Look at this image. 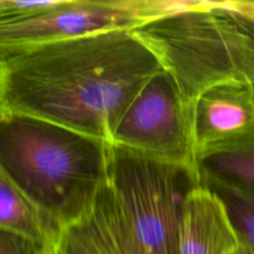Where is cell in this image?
I'll use <instances>...</instances> for the list:
<instances>
[{"label": "cell", "mask_w": 254, "mask_h": 254, "mask_svg": "<svg viewBox=\"0 0 254 254\" xmlns=\"http://www.w3.org/2000/svg\"><path fill=\"white\" fill-rule=\"evenodd\" d=\"M225 205L240 246L247 254H254V191L215 181H201Z\"/></svg>", "instance_id": "7c38bea8"}, {"label": "cell", "mask_w": 254, "mask_h": 254, "mask_svg": "<svg viewBox=\"0 0 254 254\" xmlns=\"http://www.w3.org/2000/svg\"><path fill=\"white\" fill-rule=\"evenodd\" d=\"M233 254H247V253H246V252H245V251H243V250H242V248H241V247H240V250H238V251H236V252H235V253H233Z\"/></svg>", "instance_id": "2e32d148"}, {"label": "cell", "mask_w": 254, "mask_h": 254, "mask_svg": "<svg viewBox=\"0 0 254 254\" xmlns=\"http://www.w3.org/2000/svg\"><path fill=\"white\" fill-rule=\"evenodd\" d=\"M197 0H62L29 19L0 22V50L19 49L113 31H133L188 9Z\"/></svg>", "instance_id": "8992f818"}, {"label": "cell", "mask_w": 254, "mask_h": 254, "mask_svg": "<svg viewBox=\"0 0 254 254\" xmlns=\"http://www.w3.org/2000/svg\"><path fill=\"white\" fill-rule=\"evenodd\" d=\"M254 136V94L240 84L203 92L195 102V144L201 159L230 150Z\"/></svg>", "instance_id": "52a82bcc"}, {"label": "cell", "mask_w": 254, "mask_h": 254, "mask_svg": "<svg viewBox=\"0 0 254 254\" xmlns=\"http://www.w3.org/2000/svg\"><path fill=\"white\" fill-rule=\"evenodd\" d=\"M0 254H52L37 243L16 235L0 230Z\"/></svg>", "instance_id": "5bb4252c"}, {"label": "cell", "mask_w": 254, "mask_h": 254, "mask_svg": "<svg viewBox=\"0 0 254 254\" xmlns=\"http://www.w3.org/2000/svg\"><path fill=\"white\" fill-rule=\"evenodd\" d=\"M57 254H150L136 237L108 185L93 211L67 228Z\"/></svg>", "instance_id": "ba28073f"}, {"label": "cell", "mask_w": 254, "mask_h": 254, "mask_svg": "<svg viewBox=\"0 0 254 254\" xmlns=\"http://www.w3.org/2000/svg\"><path fill=\"white\" fill-rule=\"evenodd\" d=\"M163 67L131 31L0 50V116L31 117L112 144Z\"/></svg>", "instance_id": "6da1fadb"}, {"label": "cell", "mask_w": 254, "mask_h": 254, "mask_svg": "<svg viewBox=\"0 0 254 254\" xmlns=\"http://www.w3.org/2000/svg\"><path fill=\"white\" fill-rule=\"evenodd\" d=\"M195 102L180 91L168 72H160L127 109L112 145L197 171Z\"/></svg>", "instance_id": "5b68a950"}, {"label": "cell", "mask_w": 254, "mask_h": 254, "mask_svg": "<svg viewBox=\"0 0 254 254\" xmlns=\"http://www.w3.org/2000/svg\"><path fill=\"white\" fill-rule=\"evenodd\" d=\"M201 181H215L254 191V136L230 150L201 159L197 164Z\"/></svg>", "instance_id": "8fae6325"}, {"label": "cell", "mask_w": 254, "mask_h": 254, "mask_svg": "<svg viewBox=\"0 0 254 254\" xmlns=\"http://www.w3.org/2000/svg\"><path fill=\"white\" fill-rule=\"evenodd\" d=\"M62 0H0V22L29 19L55 9Z\"/></svg>", "instance_id": "4fadbf2b"}, {"label": "cell", "mask_w": 254, "mask_h": 254, "mask_svg": "<svg viewBox=\"0 0 254 254\" xmlns=\"http://www.w3.org/2000/svg\"><path fill=\"white\" fill-rule=\"evenodd\" d=\"M230 4L233 9L247 15V16L254 20V0H248V1H241V0L232 1V0H230Z\"/></svg>", "instance_id": "9a60e30c"}, {"label": "cell", "mask_w": 254, "mask_h": 254, "mask_svg": "<svg viewBox=\"0 0 254 254\" xmlns=\"http://www.w3.org/2000/svg\"><path fill=\"white\" fill-rule=\"evenodd\" d=\"M56 254H57V253H56Z\"/></svg>", "instance_id": "e0dca14e"}, {"label": "cell", "mask_w": 254, "mask_h": 254, "mask_svg": "<svg viewBox=\"0 0 254 254\" xmlns=\"http://www.w3.org/2000/svg\"><path fill=\"white\" fill-rule=\"evenodd\" d=\"M111 144L31 117L0 116V175L64 231L109 183Z\"/></svg>", "instance_id": "7a4b0ae2"}, {"label": "cell", "mask_w": 254, "mask_h": 254, "mask_svg": "<svg viewBox=\"0 0 254 254\" xmlns=\"http://www.w3.org/2000/svg\"><path fill=\"white\" fill-rule=\"evenodd\" d=\"M0 230L16 233L56 254L64 230L0 175Z\"/></svg>", "instance_id": "30bf717a"}, {"label": "cell", "mask_w": 254, "mask_h": 254, "mask_svg": "<svg viewBox=\"0 0 254 254\" xmlns=\"http://www.w3.org/2000/svg\"><path fill=\"white\" fill-rule=\"evenodd\" d=\"M200 184L197 171L111 144L109 188L150 254H180L184 203Z\"/></svg>", "instance_id": "277c9868"}, {"label": "cell", "mask_w": 254, "mask_h": 254, "mask_svg": "<svg viewBox=\"0 0 254 254\" xmlns=\"http://www.w3.org/2000/svg\"><path fill=\"white\" fill-rule=\"evenodd\" d=\"M240 241L225 205L203 185L186 196L180 232V254H233Z\"/></svg>", "instance_id": "9c48e42d"}, {"label": "cell", "mask_w": 254, "mask_h": 254, "mask_svg": "<svg viewBox=\"0 0 254 254\" xmlns=\"http://www.w3.org/2000/svg\"><path fill=\"white\" fill-rule=\"evenodd\" d=\"M131 34L192 101L223 84L245 86L254 94V20L230 0H197Z\"/></svg>", "instance_id": "3957f363"}]
</instances>
